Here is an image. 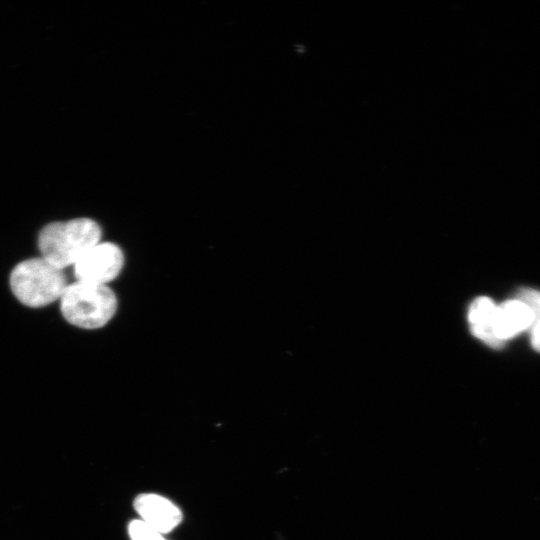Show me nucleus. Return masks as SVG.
<instances>
[{
    "mask_svg": "<svg viewBox=\"0 0 540 540\" xmlns=\"http://www.w3.org/2000/svg\"><path fill=\"white\" fill-rule=\"evenodd\" d=\"M101 229L89 218L55 222L45 226L38 238L42 257L63 269L75 263L99 243Z\"/></svg>",
    "mask_w": 540,
    "mask_h": 540,
    "instance_id": "nucleus-1",
    "label": "nucleus"
},
{
    "mask_svg": "<svg viewBox=\"0 0 540 540\" xmlns=\"http://www.w3.org/2000/svg\"><path fill=\"white\" fill-rule=\"evenodd\" d=\"M63 269L43 257L19 263L10 275L16 298L30 307H42L60 299L67 287Z\"/></svg>",
    "mask_w": 540,
    "mask_h": 540,
    "instance_id": "nucleus-2",
    "label": "nucleus"
},
{
    "mask_svg": "<svg viewBox=\"0 0 540 540\" xmlns=\"http://www.w3.org/2000/svg\"><path fill=\"white\" fill-rule=\"evenodd\" d=\"M60 307L71 324L95 329L104 326L113 317L117 300L105 285L77 281L67 285L60 298Z\"/></svg>",
    "mask_w": 540,
    "mask_h": 540,
    "instance_id": "nucleus-3",
    "label": "nucleus"
},
{
    "mask_svg": "<svg viewBox=\"0 0 540 540\" xmlns=\"http://www.w3.org/2000/svg\"><path fill=\"white\" fill-rule=\"evenodd\" d=\"M123 262L117 245L99 242L75 263V276L80 282L105 285L119 274Z\"/></svg>",
    "mask_w": 540,
    "mask_h": 540,
    "instance_id": "nucleus-4",
    "label": "nucleus"
},
{
    "mask_svg": "<svg viewBox=\"0 0 540 540\" xmlns=\"http://www.w3.org/2000/svg\"><path fill=\"white\" fill-rule=\"evenodd\" d=\"M134 508L141 520L161 534L173 530L182 520L180 509L169 499L153 493L138 495Z\"/></svg>",
    "mask_w": 540,
    "mask_h": 540,
    "instance_id": "nucleus-5",
    "label": "nucleus"
},
{
    "mask_svg": "<svg viewBox=\"0 0 540 540\" xmlns=\"http://www.w3.org/2000/svg\"><path fill=\"white\" fill-rule=\"evenodd\" d=\"M534 317L527 306L518 299L508 300L499 306L494 320V335L503 343L517 334L530 329Z\"/></svg>",
    "mask_w": 540,
    "mask_h": 540,
    "instance_id": "nucleus-6",
    "label": "nucleus"
},
{
    "mask_svg": "<svg viewBox=\"0 0 540 540\" xmlns=\"http://www.w3.org/2000/svg\"><path fill=\"white\" fill-rule=\"evenodd\" d=\"M496 311L497 305L490 298L478 297L470 305L468 320L476 337L494 348H499L502 344L494 335Z\"/></svg>",
    "mask_w": 540,
    "mask_h": 540,
    "instance_id": "nucleus-7",
    "label": "nucleus"
},
{
    "mask_svg": "<svg viewBox=\"0 0 540 540\" xmlns=\"http://www.w3.org/2000/svg\"><path fill=\"white\" fill-rule=\"evenodd\" d=\"M128 532L131 540H166L160 532L147 525L142 520L129 523Z\"/></svg>",
    "mask_w": 540,
    "mask_h": 540,
    "instance_id": "nucleus-8",
    "label": "nucleus"
},
{
    "mask_svg": "<svg viewBox=\"0 0 540 540\" xmlns=\"http://www.w3.org/2000/svg\"><path fill=\"white\" fill-rule=\"evenodd\" d=\"M516 299L527 306L534 317V323L540 320V291L524 288L519 291Z\"/></svg>",
    "mask_w": 540,
    "mask_h": 540,
    "instance_id": "nucleus-9",
    "label": "nucleus"
},
{
    "mask_svg": "<svg viewBox=\"0 0 540 540\" xmlns=\"http://www.w3.org/2000/svg\"><path fill=\"white\" fill-rule=\"evenodd\" d=\"M530 330L531 345L536 351L540 352V320L536 321Z\"/></svg>",
    "mask_w": 540,
    "mask_h": 540,
    "instance_id": "nucleus-10",
    "label": "nucleus"
}]
</instances>
